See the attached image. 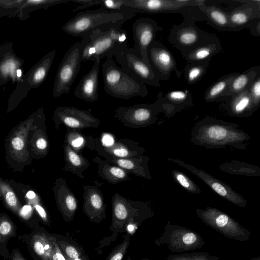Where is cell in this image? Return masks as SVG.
<instances>
[{
	"label": "cell",
	"mask_w": 260,
	"mask_h": 260,
	"mask_svg": "<svg viewBox=\"0 0 260 260\" xmlns=\"http://www.w3.org/2000/svg\"><path fill=\"white\" fill-rule=\"evenodd\" d=\"M68 158L70 162L75 166L78 167L81 165L80 157L75 152L70 150L68 152Z\"/></svg>",
	"instance_id": "obj_35"
},
{
	"label": "cell",
	"mask_w": 260,
	"mask_h": 260,
	"mask_svg": "<svg viewBox=\"0 0 260 260\" xmlns=\"http://www.w3.org/2000/svg\"><path fill=\"white\" fill-rule=\"evenodd\" d=\"M240 73L234 72L225 75L212 84L206 90L204 98L206 102H213L220 100L221 95L229 88L233 79Z\"/></svg>",
	"instance_id": "obj_22"
},
{
	"label": "cell",
	"mask_w": 260,
	"mask_h": 260,
	"mask_svg": "<svg viewBox=\"0 0 260 260\" xmlns=\"http://www.w3.org/2000/svg\"><path fill=\"white\" fill-rule=\"evenodd\" d=\"M71 260H85L84 258H83V257H78V258H75V259H71Z\"/></svg>",
	"instance_id": "obj_53"
},
{
	"label": "cell",
	"mask_w": 260,
	"mask_h": 260,
	"mask_svg": "<svg viewBox=\"0 0 260 260\" xmlns=\"http://www.w3.org/2000/svg\"><path fill=\"white\" fill-rule=\"evenodd\" d=\"M221 46L218 38L208 44L201 45L186 55L184 58L189 63L208 61L220 52Z\"/></svg>",
	"instance_id": "obj_21"
},
{
	"label": "cell",
	"mask_w": 260,
	"mask_h": 260,
	"mask_svg": "<svg viewBox=\"0 0 260 260\" xmlns=\"http://www.w3.org/2000/svg\"><path fill=\"white\" fill-rule=\"evenodd\" d=\"M48 2L45 0H29L27 1L28 3L34 4H43L47 3Z\"/></svg>",
	"instance_id": "obj_49"
},
{
	"label": "cell",
	"mask_w": 260,
	"mask_h": 260,
	"mask_svg": "<svg viewBox=\"0 0 260 260\" xmlns=\"http://www.w3.org/2000/svg\"><path fill=\"white\" fill-rule=\"evenodd\" d=\"M167 260H219V257L210 255L206 252H194L191 253H181L180 254L169 255Z\"/></svg>",
	"instance_id": "obj_24"
},
{
	"label": "cell",
	"mask_w": 260,
	"mask_h": 260,
	"mask_svg": "<svg viewBox=\"0 0 260 260\" xmlns=\"http://www.w3.org/2000/svg\"><path fill=\"white\" fill-rule=\"evenodd\" d=\"M206 0H124V5L136 13L156 14L177 13L183 18H193L207 21L199 7L205 4Z\"/></svg>",
	"instance_id": "obj_5"
},
{
	"label": "cell",
	"mask_w": 260,
	"mask_h": 260,
	"mask_svg": "<svg viewBox=\"0 0 260 260\" xmlns=\"http://www.w3.org/2000/svg\"><path fill=\"white\" fill-rule=\"evenodd\" d=\"M168 159L190 171L222 198L235 205L241 207L246 206L247 201L228 184L210 175L205 171L186 164L180 160L170 158H168Z\"/></svg>",
	"instance_id": "obj_13"
},
{
	"label": "cell",
	"mask_w": 260,
	"mask_h": 260,
	"mask_svg": "<svg viewBox=\"0 0 260 260\" xmlns=\"http://www.w3.org/2000/svg\"><path fill=\"white\" fill-rule=\"evenodd\" d=\"M260 75V66H253L239 73L231 82L221 98L231 97L249 88L257 76Z\"/></svg>",
	"instance_id": "obj_18"
},
{
	"label": "cell",
	"mask_w": 260,
	"mask_h": 260,
	"mask_svg": "<svg viewBox=\"0 0 260 260\" xmlns=\"http://www.w3.org/2000/svg\"><path fill=\"white\" fill-rule=\"evenodd\" d=\"M109 173L111 175L118 179H122L125 176V172L124 170L115 167L111 168Z\"/></svg>",
	"instance_id": "obj_37"
},
{
	"label": "cell",
	"mask_w": 260,
	"mask_h": 260,
	"mask_svg": "<svg viewBox=\"0 0 260 260\" xmlns=\"http://www.w3.org/2000/svg\"><path fill=\"white\" fill-rule=\"evenodd\" d=\"M91 207L95 210H100L103 207V202L100 196L96 193L92 194L89 199Z\"/></svg>",
	"instance_id": "obj_32"
},
{
	"label": "cell",
	"mask_w": 260,
	"mask_h": 260,
	"mask_svg": "<svg viewBox=\"0 0 260 260\" xmlns=\"http://www.w3.org/2000/svg\"><path fill=\"white\" fill-rule=\"evenodd\" d=\"M49 67V66H41L36 70L34 76V80L36 82L39 83L44 80Z\"/></svg>",
	"instance_id": "obj_33"
},
{
	"label": "cell",
	"mask_w": 260,
	"mask_h": 260,
	"mask_svg": "<svg viewBox=\"0 0 260 260\" xmlns=\"http://www.w3.org/2000/svg\"><path fill=\"white\" fill-rule=\"evenodd\" d=\"M81 45L78 42L66 53L60 64L55 81V96L68 94L80 69Z\"/></svg>",
	"instance_id": "obj_9"
},
{
	"label": "cell",
	"mask_w": 260,
	"mask_h": 260,
	"mask_svg": "<svg viewBox=\"0 0 260 260\" xmlns=\"http://www.w3.org/2000/svg\"><path fill=\"white\" fill-rule=\"evenodd\" d=\"M124 240L110 254L106 260H122L129 244V237L126 235Z\"/></svg>",
	"instance_id": "obj_28"
},
{
	"label": "cell",
	"mask_w": 260,
	"mask_h": 260,
	"mask_svg": "<svg viewBox=\"0 0 260 260\" xmlns=\"http://www.w3.org/2000/svg\"><path fill=\"white\" fill-rule=\"evenodd\" d=\"M113 153L118 157H124L128 155L129 152L126 148L120 147L114 149Z\"/></svg>",
	"instance_id": "obj_42"
},
{
	"label": "cell",
	"mask_w": 260,
	"mask_h": 260,
	"mask_svg": "<svg viewBox=\"0 0 260 260\" xmlns=\"http://www.w3.org/2000/svg\"><path fill=\"white\" fill-rule=\"evenodd\" d=\"M147 57L151 68L160 80L169 79L173 72L178 78L182 72L178 70L174 56L169 50L160 42L154 40L147 49Z\"/></svg>",
	"instance_id": "obj_11"
},
{
	"label": "cell",
	"mask_w": 260,
	"mask_h": 260,
	"mask_svg": "<svg viewBox=\"0 0 260 260\" xmlns=\"http://www.w3.org/2000/svg\"><path fill=\"white\" fill-rule=\"evenodd\" d=\"M11 143L14 149L16 150L22 149L24 145L23 140L19 137L14 138L12 140Z\"/></svg>",
	"instance_id": "obj_40"
},
{
	"label": "cell",
	"mask_w": 260,
	"mask_h": 260,
	"mask_svg": "<svg viewBox=\"0 0 260 260\" xmlns=\"http://www.w3.org/2000/svg\"><path fill=\"white\" fill-rule=\"evenodd\" d=\"M16 75H17V76L18 77L21 76V71H20V70H17V71H16Z\"/></svg>",
	"instance_id": "obj_52"
},
{
	"label": "cell",
	"mask_w": 260,
	"mask_h": 260,
	"mask_svg": "<svg viewBox=\"0 0 260 260\" xmlns=\"http://www.w3.org/2000/svg\"><path fill=\"white\" fill-rule=\"evenodd\" d=\"M250 260H260V256H258L257 257H254Z\"/></svg>",
	"instance_id": "obj_54"
},
{
	"label": "cell",
	"mask_w": 260,
	"mask_h": 260,
	"mask_svg": "<svg viewBox=\"0 0 260 260\" xmlns=\"http://www.w3.org/2000/svg\"><path fill=\"white\" fill-rule=\"evenodd\" d=\"M157 99L160 104L162 112L169 115L193 105L192 95L188 90L170 91L165 95L160 92L157 94Z\"/></svg>",
	"instance_id": "obj_17"
},
{
	"label": "cell",
	"mask_w": 260,
	"mask_h": 260,
	"mask_svg": "<svg viewBox=\"0 0 260 260\" xmlns=\"http://www.w3.org/2000/svg\"><path fill=\"white\" fill-rule=\"evenodd\" d=\"M243 4L228 12L229 21L235 31L250 28L260 20V1H240Z\"/></svg>",
	"instance_id": "obj_14"
},
{
	"label": "cell",
	"mask_w": 260,
	"mask_h": 260,
	"mask_svg": "<svg viewBox=\"0 0 260 260\" xmlns=\"http://www.w3.org/2000/svg\"><path fill=\"white\" fill-rule=\"evenodd\" d=\"M197 215L206 225L225 237L244 242L249 239L251 232L228 214L219 209L207 207L197 209Z\"/></svg>",
	"instance_id": "obj_8"
},
{
	"label": "cell",
	"mask_w": 260,
	"mask_h": 260,
	"mask_svg": "<svg viewBox=\"0 0 260 260\" xmlns=\"http://www.w3.org/2000/svg\"><path fill=\"white\" fill-rule=\"evenodd\" d=\"M5 199L7 204L11 207H15L17 204L15 194L12 191H8L5 194Z\"/></svg>",
	"instance_id": "obj_38"
},
{
	"label": "cell",
	"mask_w": 260,
	"mask_h": 260,
	"mask_svg": "<svg viewBox=\"0 0 260 260\" xmlns=\"http://www.w3.org/2000/svg\"><path fill=\"white\" fill-rule=\"evenodd\" d=\"M233 123L212 118L197 123L191 134V141L196 145L208 148L232 146L243 149L250 137Z\"/></svg>",
	"instance_id": "obj_1"
},
{
	"label": "cell",
	"mask_w": 260,
	"mask_h": 260,
	"mask_svg": "<svg viewBox=\"0 0 260 260\" xmlns=\"http://www.w3.org/2000/svg\"><path fill=\"white\" fill-rule=\"evenodd\" d=\"M172 174L176 181L187 191L192 193H200L201 190L196 184L182 172L173 170Z\"/></svg>",
	"instance_id": "obj_25"
},
{
	"label": "cell",
	"mask_w": 260,
	"mask_h": 260,
	"mask_svg": "<svg viewBox=\"0 0 260 260\" xmlns=\"http://www.w3.org/2000/svg\"><path fill=\"white\" fill-rule=\"evenodd\" d=\"M82 61L101 60L115 56L127 46L126 31L122 25H114L94 29L82 37Z\"/></svg>",
	"instance_id": "obj_2"
},
{
	"label": "cell",
	"mask_w": 260,
	"mask_h": 260,
	"mask_svg": "<svg viewBox=\"0 0 260 260\" xmlns=\"http://www.w3.org/2000/svg\"><path fill=\"white\" fill-rule=\"evenodd\" d=\"M162 30V28L154 20L147 17L139 18L133 24L134 41L133 48L137 55L148 64V48L155 40L157 32Z\"/></svg>",
	"instance_id": "obj_12"
},
{
	"label": "cell",
	"mask_w": 260,
	"mask_h": 260,
	"mask_svg": "<svg viewBox=\"0 0 260 260\" xmlns=\"http://www.w3.org/2000/svg\"><path fill=\"white\" fill-rule=\"evenodd\" d=\"M47 145V141L43 138L39 139L36 142L37 147L40 149H44Z\"/></svg>",
	"instance_id": "obj_46"
},
{
	"label": "cell",
	"mask_w": 260,
	"mask_h": 260,
	"mask_svg": "<svg viewBox=\"0 0 260 260\" xmlns=\"http://www.w3.org/2000/svg\"><path fill=\"white\" fill-rule=\"evenodd\" d=\"M32 246L35 252L40 256L43 260H47L44 248L43 235H37L34 237Z\"/></svg>",
	"instance_id": "obj_30"
},
{
	"label": "cell",
	"mask_w": 260,
	"mask_h": 260,
	"mask_svg": "<svg viewBox=\"0 0 260 260\" xmlns=\"http://www.w3.org/2000/svg\"><path fill=\"white\" fill-rule=\"evenodd\" d=\"M115 57L121 68L135 79L150 86H160V80L150 64L138 57L133 48L126 47Z\"/></svg>",
	"instance_id": "obj_10"
},
{
	"label": "cell",
	"mask_w": 260,
	"mask_h": 260,
	"mask_svg": "<svg viewBox=\"0 0 260 260\" xmlns=\"http://www.w3.org/2000/svg\"><path fill=\"white\" fill-rule=\"evenodd\" d=\"M52 243L58 260H71L65 255L61 251L54 238L52 237Z\"/></svg>",
	"instance_id": "obj_36"
},
{
	"label": "cell",
	"mask_w": 260,
	"mask_h": 260,
	"mask_svg": "<svg viewBox=\"0 0 260 260\" xmlns=\"http://www.w3.org/2000/svg\"><path fill=\"white\" fill-rule=\"evenodd\" d=\"M157 246L165 245L172 252H187L201 248L205 244L202 237L190 229L168 223L161 235L154 240Z\"/></svg>",
	"instance_id": "obj_7"
},
{
	"label": "cell",
	"mask_w": 260,
	"mask_h": 260,
	"mask_svg": "<svg viewBox=\"0 0 260 260\" xmlns=\"http://www.w3.org/2000/svg\"><path fill=\"white\" fill-rule=\"evenodd\" d=\"M83 139L82 137H78L72 141V145L75 147H78L81 146L83 143Z\"/></svg>",
	"instance_id": "obj_48"
},
{
	"label": "cell",
	"mask_w": 260,
	"mask_h": 260,
	"mask_svg": "<svg viewBox=\"0 0 260 260\" xmlns=\"http://www.w3.org/2000/svg\"><path fill=\"white\" fill-rule=\"evenodd\" d=\"M137 13L132 9L124 11L107 10L102 8L79 12L62 26L63 30L74 37H82L98 28L122 25L134 17Z\"/></svg>",
	"instance_id": "obj_3"
},
{
	"label": "cell",
	"mask_w": 260,
	"mask_h": 260,
	"mask_svg": "<svg viewBox=\"0 0 260 260\" xmlns=\"http://www.w3.org/2000/svg\"><path fill=\"white\" fill-rule=\"evenodd\" d=\"M26 196L28 199H32L35 197L36 194L34 191L30 190L27 192Z\"/></svg>",
	"instance_id": "obj_50"
},
{
	"label": "cell",
	"mask_w": 260,
	"mask_h": 260,
	"mask_svg": "<svg viewBox=\"0 0 260 260\" xmlns=\"http://www.w3.org/2000/svg\"><path fill=\"white\" fill-rule=\"evenodd\" d=\"M253 107L255 111L260 104V75L257 76L248 88Z\"/></svg>",
	"instance_id": "obj_27"
},
{
	"label": "cell",
	"mask_w": 260,
	"mask_h": 260,
	"mask_svg": "<svg viewBox=\"0 0 260 260\" xmlns=\"http://www.w3.org/2000/svg\"><path fill=\"white\" fill-rule=\"evenodd\" d=\"M31 211L32 208L30 205H25L20 211V215L23 218H28L31 214Z\"/></svg>",
	"instance_id": "obj_44"
},
{
	"label": "cell",
	"mask_w": 260,
	"mask_h": 260,
	"mask_svg": "<svg viewBox=\"0 0 260 260\" xmlns=\"http://www.w3.org/2000/svg\"><path fill=\"white\" fill-rule=\"evenodd\" d=\"M102 74L104 90L113 97L126 100L148 94L145 84L128 75L111 58L103 63Z\"/></svg>",
	"instance_id": "obj_4"
},
{
	"label": "cell",
	"mask_w": 260,
	"mask_h": 260,
	"mask_svg": "<svg viewBox=\"0 0 260 260\" xmlns=\"http://www.w3.org/2000/svg\"><path fill=\"white\" fill-rule=\"evenodd\" d=\"M141 260H150V259H148V258H144L142 259Z\"/></svg>",
	"instance_id": "obj_55"
},
{
	"label": "cell",
	"mask_w": 260,
	"mask_h": 260,
	"mask_svg": "<svg viewBox=\"0 0 260 260\" xmlns=\"http://www.w3.org/2000/svg\"><path fill=\"white\" fill-rule=\"evenodd\" d=\"M35 208H36V209L37 210V211H38V213L40 215V216L44 220H46L47 219V214H46V213L45 210L43 209V208L39 205H36L35 206Z\"/></svg>",
	"instance_id": "obj_47"
},
{
	"label": "cell",
	"mask_w": 260,
	"mask_h": 260,
	"mask_svg": "<svg viewBox=\"0 0 260 260\" xmlns=\"http://www.w3.org/2000/svg\"><path fill=\"white\" fill-rule=\"evenodd\" d=\"M193 18H183L179 25L172 27L169 35V42L184 57L196 48L216 40L217 38L198 27Z\"/></svg>",
	"instance_id": "obj_6"
},
{
	"label": "cell",
	"mask_w": 260,
	"mask_h": 260,
	"mask_svg": "<svg viewBox=\"0 0 260 260\" xmlns=\"http://www.w3.org/2000/svg\"><path fill=\"white\" fill-rule=\"evenodd\" d=\"M226 107L231 115L237 117L247 116L255 111L248 89L231 96Z\"/></svg>",
	"instance_id": "obj_19"
},
{
	"label": "cell",
	"mask_w": 260,
	"mask_h": 260,
	"mask_svg": "<svg viewBox=\"0 0 260 260\" xmlns=\"http://www.w3.org/2000/svg\"><path fill=\"white\" fill-rule=\"evenodd\" d=\"M101 61L96 60L90 71L83 76L76 86L74 94L77 98L94 102L99 98L98 80Z\"/></svg>",
	"instance_id": "obj_16"
},
{
	"label": "cell",
	"mask_w": 260,
	"mask_h": 260,
	"mask_svg": "<svg viewBox=\"0 0 260 260\" xmlns=\"http://www.w3.org/2000/svg\"><path fill=\"white\" fill-rule=\"evenodd\" d=\"M251 34L255 36H260V20L255 22L250 28Z\"/></svg>",
	"instance_id": "obj_43"
},
{
	"label": "cell",
	"mask_w": 260,
	"mask_h": 260,
	"mask_svg": "<svg viewBox=\"0 0 260 260\" xmlns=\"http://www.w3.org/2000/svg\"><path fill=\"white\" fill-rule=\"evenodd\" d=\"M65 207L70 212H74L77 208V204L74 197L71 194L66 196L64 201Z\"/></svg>",
	"instance_id": "obj_34"
},
{
	"label": "cell",
	"mask_w": 260,
	"mask_h": 260,
	"mask_svg": "<svg viewBox=\"0 0 260 260\" xmlns=\"http://www.w3.org/2000/svg\"><path fill=\"white\" fill-rule=\"evenodd\" d=\"M199 9L206 16L207 21L215 29L235 31L230 23L228 12L214 6H207L206 4L200 6Z\"/></svg>",
	"instance_id": "obj_20"
},
{
	"label": "cell",
	"mask_w": 260,
	"mask_h": 260,
	"mask_svg": "<svg viewBox=\"0 0 260 260\" xmlns=\"http://www.w3.org/2000/svg\"><path fill=\"white\" fill-rule=\"evenodd\" d=\"M58 243L62 252L70 259H74L81 256L79 250L74 245L64 241H59Z\"/></svg>",
	"instance_id": "obj_29"
},
{
	"label": "cell",
	"mask_w": 260,
	"mask_h": 260,
	"mask_svg": "<svg viewBox=\"0 0 260 260\" xmlns=\"http://www.w3.org/2000/svg\"><path fill=\"white\" fill-rule=\"evenodd\" d=\"M117 164L121 168L128 170H132L135 167V164L132 161L124 159H118Z\"/></svg>",
	"instance_id": "obj_39"
},
{
	"label": "cell",
	"mask_w": 260,
	"mask_h": 260,
	"mask_svg": "<svg viewBox=\"0 0 260 260\" xmlns=\"http://www.w3.org/2000/svg\"><path fill=\"white\" fill-rule=\"evenodd\" d=\"M13 260H24L22 258H21L20 256H18L17 254L16 255H15L13 257Z\"/></svg>",
	"instance_id": "obj_51"
},
{
	"label": "cell",
	"mask_w": 260,
	"mask_h": 260,
	"mask_svg": "<svg viewBox=\"0 0 260 260\" xmlns=\"http://www.w3.org/2000/svg\"><path fill=\"white\" fill-rule=\"evenodd\" d=\"M103 143L106 146H110L114 143L113 138L109 135H105L103 138Z\"/></svg>",
	"instance_id": "obj_45"
},
{
	"label": "cell",
	"mask_w": 260,
	"mask_h": 260,
	"mask_svg": "<svg viewBox=\"0 0 260 260\" xmlns=\"http://www.w3.org/2000/svg\"><path fill=\"white\" fill-rule=\"evenodd\" d=\"M12 229L11 225L8 221H4L0 225V234L3 235L8 234Z\"/></svg>",
	"instance_id": "obj_41"
},
{
	"label": "cell",
	"mask_w": 260,
	"mask_h": 260,
	"mask_svg": "<svg viewBox=\"0 0 260 260\" xmlns=\"http://www.w3.org/2000/svg\"><path fill=\"white\" fill-rule=\"evenodd\" d=\"M16 62L10 59L6 60L0 67V71L4 75H9L13 78L15 77Z\"/></svg>",
	"instance_id": "obj_31"
},
{
	"label": "cell",
	"mask_w": 260,
	"mask_h": 260,
	"mask_svg": "<svg viewBox=\"0 0 260 260\" xmlns=\"http://www.w3.org/2000/svg\"><path fill=\"white\" fill-rule=\"evenodd\" d=\"M128 211L124 204L117 203L114 206V224H123L128 219Z\"/></svg>",
	"instance_id": "obj_26"
},
{
	"label": "cell",
	"mask_w": 260,
	"mask_h": 260,
	"mask_svg": "<svg viewBox=\"0 0 260 260\" xmlns=\"http://www.w3.org/2000/svg\"><path fill=\"white\" fill-rule=\"evenodd\" d=\"M208 61L192 62L184 68V74L187 83L193 85L199 81L206 74L209 64Z\"/></svg>",
	"instance_id": "obj_23"
},
{
	"label": "cell",
	"mask_w": 260,
	"mask_h": 260,
	"mask_svg": "<svg viewBox=\"0 0 260 260\" xmlns=\"http://www.w3.org/2000/svg\"><path fill=\"white\" fill-rule=\"evenodd\" d=\"M162 109L157 99L151 104L136 105L130 107H120L117 111V115L125 120L138 123H147L155 121L157 115Z\"/></svg>",
	"instance_id": "obj_15"
}]
</instances>
